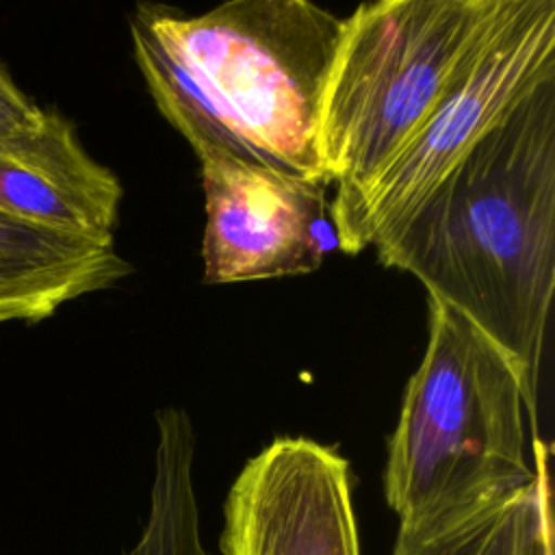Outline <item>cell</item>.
Returning <instances> with one entry per match:
<instances>
[{
	"instance_id": "obj_1",
	"label": "cell",
	"mask_w": 555,
	"mask_h": 555,
	"mask_svg": "<svg viewBox=\"0 0 555 555\" xmlns=\"http://www.w3.org/2000/svg\"><path fill=\"white\" fill-rule=\"evenodd\" d=\"M371 247L464 314L516 366L538 431L555 291V80L533 89Z\"/></svg>"
},
{
	"instance_id": "obj_2",
	"label": "cell",
	"mask_w": 555,
	"mask_h": 555,
	"mask_svg": "<svg viewBox=\"0 0 555 555\" xmlns=\"http://www.w3.org/2000/svg\"><path fill=\"white\" fill-rule=\"evenodd\" d=\"M427 308L425 353L405 384L384 470L399 525L477 507L535 477L514 362L457 310L431 297ZM529 431L538 436L531 423Z\"/></svg>"
},
{
	"instance_id": "obj_5",
	"label": "cell",
	"mask_w": 555,
	"mask_h": 555,
	"mask_svg": "<svg viewBox=\"0 0 555 555\" xmlns=\"http://www.w3.org/2000/svg\"><path fill=\"white\" fill-rule=\"evenodd\" d=\"M555 80V0H514L434 113L366 193L338 241L360 254L418 204L533 89Z\"/></svg>"
},
{
	"instance_id": "obj_10",
	"label": "cell",
	"mask_w": 555,
	"mask_h": 555,
	"mask_svg": "<svg viewBox=\"0 0 555 555\" xmlns=\"http://www.w3.org/2000/svg\"><path fill=\"white\" fill-rule=\"evenodd\" d=\"M535 477L477 507L399 525L392 555H553L548 449L531 440Z\"/></svg>"
},
{
	"instance_id": "obj_12",
	"label": "cell",
	"mask_w": 555,
	"mask_h": 555,
	"mask_svg": "<svg viewBox=\"0 0 555 555\" xmlns=\"http://www.w3.org/2000/svg\"><path fill=\"white\" fill-rule=\"evenodd\" d=\"M158 444L150 514L130 555H208L199 535V509L193 488L195 434L182 408L156 414Z\"/></svg>"
},
{
	"instance_id": "obj_11",
	"label": "cell",
	"mask_w": 555,
	"mask_h": 555,
	"mask_svg": "<svg viewBox=\"0 0 555 555\" xmlns=\"http://www.w3.org/2000/svg\"><path fill=\"white\" fill-rule=\"evenodd\" d=\"M128 24L134 59L156 106L191 143L199 163L210 158H234L267 165L219 111L199 80L158 41L137 9Z\"/></svg>"
},
{
	"instance_id": "obj_8",
	"label": "cell",
	"mask_w": 555,
	"mask_h": 555,
	"mask_svg": "<svg viewBox=\"0 0 555 555\" xmlns=\"http://www.w3.org/2000/svg\"><path fill=\"white\" fill-rule=\"evenodd\" d=\"M121 195L117 176L89 156L56 108L37 132L0 143V215L113 241Z\"/></svg>"
},
{
	"instance_id": "obj_7",
	"label": "cell",
	"mask_w": 555,
	"mask_h": 555,
	"mask_svg": "<svg viewBox=\"0 0 555 555\" xmlns=\"http://www.w3.org/2000/svg\"><path fill=\"white\" fill-rule=\"evenodd\" d=\"M221 555H360L347 460L304 436H282L234 479Z\"/></svg>"
},
{
	"instance_id": "obj_13",
	"label": "cell",
	"mask_w": 555,
	"mask_h": 555,
	"mask_svg": "<svg viewBox=\"0 0 555 555\" xmlns=\"http://www.w3.org/2000/svg\"><path fill=\"white\" fill-rule=\"evenodd\" d=\"M46 106H39L17 87L7 65L0 61V143L17 141L37 132L48 119Z\"/></svg>"
},
{
	"instance_id": "obj_9",
	"label": "cell",
	"mask_w": 555,
	"mask_h": 555,
	"mask_svg": "<svg viewBox=\"0 0 555 555\" xmlns=\"http://www.w3.org/2000/svg\"><path fill=\"white\" fill-rule=\"evenodd\" d=\"M132 273L113 241L0 215V323H39L82 295Z\"/></svg>"
},
{
	"instance_id": "obj_3",
	"label": "cell",
	"mask_w": 555,
	"mask_h": 555,
	"mask_svg": "<svg viewBox=\"0 0 555 555\" xmlns=\"http://www.w3.org/2000/svg\"><path fill=\"white\" fill-rule=\"evenodd\" d=\"M512 4L377 0L347 17L319 126L336 241Z\"/></svg>"
},
{
	"instance_id": "obj_4",
	"label": "cell",
	"mask_w": 555,
	"mask_h": 555,
	"mask_svg": "<svg viewBox=\"0 0 555 555\" xmlns=\"http://www.w3.org/2000/svg\"><path fill=\"white\" fill-rule=\"evenodd\" d=\"M137 11L271 169L330 184L319 126L347 17L306 0H230L191 17L147 2Z\"/></svg>"
},
{
	"instance_id": "obj_6",
	"label": "cell",
	"mask_w": 555,
	"mask_h": 555,
	"mask_svg": "<svg viewBox=\"0 0 555 555\" xmlns=\"http://www.w3.org/2000/svg\"><path fill=\"white\" fill-rule=\"evenodd\" d=\"M204 282L232 284L312 273L338 247L321 180L234 158L202 163Z\"/></svg>"
}]
</instances>
